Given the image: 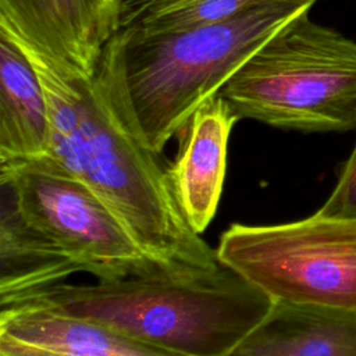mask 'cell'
<instances>
[{
	"label": "cell",
	"mask_w": 356,
	"mask_h": 356,
	"mask_svg": "<svg viewBox=\"0 0 356 356\" xmlns=\"http://www.w3.org/2000/svg\"><path fill=\"white\" fill-rule=\"evenodd\" d=\"M238 120L229 103L214 96L193 114L181 152L167 168L175 200L199 235L216 216L225 178L228 139Z\"/></svg>",
	"instance_id": "cell-8"
},
{
	"label": "cell",
	"mask_w": 356,
	"mask_h": 356,
	"mask_svg": "<svg viewBox=\"0 0 356 356\" xmlns=\"http://www.w3.org/2000/svg\"><path fill=\"white\" fill-rule=\"evenodd\" d=\"M0 185L21 218L76 274L115 280L164 273L85 184L47 157L0 164Z\"/></svg>",
	"instance_id": "cell-6"
},
{
	"label": "cell",
	"mask_w": 356,
	"mask_h": 356,
	"mask_svg": "<svg viewBox=\"0 0 356 356\" xmlns=\"http://www.w3.org/2000/svg\"><path fill=\"white\" fill-rule=\"evenodd\" d=\"M0 31L63 72L90 79L114 33V10L107 0H0Z\"/></svg>",
	"instance_id": "cell-7"
},
{
	"label": "cell",
	"mask_w": 356,
	"mask_h": 356,
	"mask_svg": "<svg viewBox=\"0 0 356 356\" xmlns=\"http://www.w3.org/2000/svg\"><path fill=\"white\" fill-rule=\"evenodd\" d=\"M353 149H355V150H356V143H355V146H353Z\"/></svg>",
	"instance_id": "cell-16"
},
{
	"label": "cell",
	"mask_w": 356,
	"mask_h": 356,
	"mask_svg": "<svg viewBox=\"0 0 356 356\" xmlns=\"http://www.w3.org/2000/svg\"><path fill=\"white\" fill-rule=\"evenodd\" d=\"M49 147L50 118L39 76L0 31V164L44 157Z\"/></svg>",
	"instance_id": "cell-11"
},
{
	"label": "cell",
	"mask_w": 356,
	"mask_h": 356,
	"mask_svg": "<svg viewBox=\"0 0 356 356\" xmlns=\"http://www.w3.org/2000/svg\"><path fill=\"white\" fill-rule=\"evenodd\" d=\"M0 356H75L47 348L19 343L7 338H0Z\"/></svg>",
	"instance_id": "cell-14"
},
{
	"label": "cell",
	"mask_w": 356,
	"mask_h": 356,
	"mask_svg": "<svg viewBox=\"0 0 356 356\" xmlns=\"http://www.w3.org/2000/svg\"><path fill=\"white\" fill-rule=\"evenodd\" d=\"M268 0H114V32L177 31L235 15Z\"/></svg>",
	"instance_id": "cell-12"
},
{
	"label": "cell",
	"mask_w": 356,
	"mask_h": 356,
	"mask_svg": "<svg viewBox=\"0 0 356 356\" xmlns=\"http://www.w3.org/2000/svg\"><path fill=\"white\" fill-rule=\"evenodd\" d=\"M216 252L273 300L356 313V217L317 210L284 224L235 222Z\"/></svg>",
	"instance_id": "cell-5"
},
{
	"label": "cell",
	"mask_w": 356,
	"mask_h": 356,
	"mask_svg": "<svg viewBox=\"0 0 356 356\" xmlns=\"http://www.w3.org/2000/svg\"><path fill=\"white\" fill-rule=\"evenodd\" d=\"M21 302L108 327L182 356H227L274 303L222 264L196 274L152 273L93 284L61 282L10 305Z\"/></svg>",
	"instance_id": "cell-3"
},
{
	"label": "cell",
	"mask_w": 356,
	"mask_h": 356,
	"mask_svg": "<svg viewBox=\"0 0 356 356\" xmlns=\"http://www.w3.org/2000/svg\"><path fill=\"white\" fill-rule=\"evenodd\" d=\"M227 356H356V313L274 300Z\"/></svg>",
	"instance_id": "cell-9"
},
{
	"label": "cell",
	"mask_w": 356,
	"mask_h": 356,
	"mask_svg": "<svg viewBox=\"0 0 356 356\" xmlns=\"http://www.w3.org/2000/svg\"><path fill=\"white\" fill-rule=\"evenodd\" d=\"M328 216L356 217V150L345 160L334 189L318 209Z\"/></svg>",
	"instance_id": "cell-13"
},
{
	"label": "cell",
	"mask_w": 356,
	"mask_h": 356,
	"mask_svg": "<svg viewBox=\"0 0 356 356\" xmlns=\"http://www.w3.org/2000/svg\"><path fill=\"white\" fill-rule=\"evenodd\" d=\"M0 338L75 356H182L28 302L1 307Z\"/></svg>",
	"instance_id": "cell-10"
},
{
	"label": "cell",
	"mask_w": 356,
	"mask_h": 356,
	"mask_svg": "<svg viewBox=\"0 0 356 356\" xmlns=\"http://www.w3.org/2000/svg\"><path fill=\"white\" fill-rule=\"evenodd\" d=\"M309 14L268 39L221 88L238 118L300 132L356 128V40Z\"/></svg>",
	"instance_id": "cell-4"
},
{
	"label": "cell",
	"mask_w": 356,
	"mask_h": 356,
	"mask_svg": "<svg viewBox=\"0 0 356 356\" xmlns=\"http://www.w3.org/2000/svg\"><path fill=\"white\" fill-rule=\"evenodd\" d=\"M107 3L113 7V10H114V0H107Z\"/></svg>",
	"instance_id": "cell-15"
},
{
	"label": "cell",
	"mask_w": 356,
	"mask_h": 356,
	"mask_svg": "<svg viewBox=\"0 0 356 356\" xmlns=\"http://www.w3.org/2000/svg\"><path fill=\"white\" fill-rule=\"evenodd\" d=\"M8 36L29 58L44 93L50 118V147L44 157L85 184L164 273L218 268L216 249L182 214L167 168L115 120L92 78L68 75L35 47Z\"/></svg>",
	"instance_id": "cell-2"
},
{
	"label": "cell",
	"mask_w": 356,
	"mask_h": 356,
	"mask_svg": "<svg viewBox=\"0 0 356 356\" xmlns=\"http://www.w3.org/2000/svg\"><path fill=\"white\" fill-rule=\"evenodd\" d=\"M317 1L268 0L177 31H117L102 49L93 86L115 120L160 154L257 49Z\"/></svg>",
	"instance_id": "cell-1"
}]
</instances>
